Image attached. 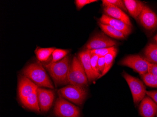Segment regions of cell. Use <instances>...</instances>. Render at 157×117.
Masks as SVG:
<instances>
[{"label":"cell","mask_w":157,"mask_h":117,"mask_svg":"<svg viewBox=\"0 0 157 117\" xmlns=\"http://www.w3.org/2000/svg\"><path fill=\"white\" fill-rule=\"evenodd\" d=\"M49 74L56 85L69 84L68 75L71 67L69 56H66L61 60L56 62H51L45 65Z\"/></svg>","instance_id":"obj_1"},{"label":"cell","mask_w":157,"mask_h":117,"mask_svg":"<svg viewBox=\"0 0 157 117\" xmlns=\"http://www.w3.org/2000/svg\"><path fill=\"white\" fill-rule=\"evenodd\" d=\"M23 74L38 87L54 89L51 79L42 65L40 63H34L28 65L23 70Z\"/></svg>","instance_id":"obj_2"},{"label":"cell","mask_w":157,"mask_h":117,"mask_svg":"<svg viewBox=\"0 0 157 117\" xmlns=\"http://www.w3.org/2000/svg\"><path fill=\"white\" fill-rule=\"evenodd\" d=\"M70 85L85 88L89 83V80L83 67L78 58L75 56L68 75Z\"/></svg>","instance_id":"obj_3"},{"label":"cell","mask_w":157,"mask_h":117,"mask_svg":"<svg viewBox=\"0 0 157 117\" xmlns=\"http://www.w3.org/2000/svg\"><path fill=\"white\" fill-rule=\"evenodd\" d=\"M122 76L129 86L134 104H138L146 95L145 85L140 79L130 75L125 71L122 73Z\"/></svg>","instance_id":"obj_4"},{"label":"cell","mask_w":157,"mask_h":117,"mask_svg":"<svg viewBox=\"0 0 157 117\" xmlns=\"http://www.w3.org/2000/svg\"><path fill=\"white\" fill-rule=\"evenodd\" d=\"M59 95L63 98L78 105L83 103L87 95L85 88L69 85L59 90Z\"/></svg>","instance_id":"obj_5"},{"label":"cell","mask_w":157,"mask_h":117,"mask_svg":"<svg viewBox=\"0 0 157 117\" xmlns=\"http://www.w3.org/2000/svg\"><path fill=\"white\" fill-rule=\"evenodd\" d=\"M54 113L58 117H80L81 115L79 108L63 98L60 95L56 102Z\"/></svg>","instance_id":"obj_6"},{"label":"cell","mask_w":157,"mask_h":117,"mask_svg":"<svg viewBox=\"0 0 157 117\" xmlns=\"http://www.w3.org/2000/svg\"><path fill=\"white\" fill-rule=\"evenodd\" d=\"M120 64L132 68L141 76L148 73L147 60L139 55H130L127 56L120 61Z\"/></svg>","instance_id":"obj_7"},{"label":"cell","mask_w":157,"mask_h":117,"mask_svg":"<svg viewBox=\"0 0 157 117\" xmlns=\"http://www.w3.org/2000/svg\"><path fill=\"white\" fill-rule=\"evenodd\" d=\"M138 20L141 25L147 30H151L157 27V14L147 5H144Z\"/></svg>","instance_id":"obj_8"},{"label":"cell","mask_w":157,"mask_h":117,"mask_svg":"<svg viewBox=\"0 0 157 117\" xmlns=\"http://www.w3.org/2000/svg\"><path fill=\"white\" fill-rule=\"evenodd\" d=\"M116 42L103 33H100L93 37L86 46L87 50H91L100 48L115 46Z\"/></svg>","instance_id":"obj_9"},{"label":"cell","mask_w":157,"mask_h":117,"mask_svg":"<svg viewBox=\"0 0 157 117\" xmlns=\"http://www.w3.org/2000/svg\"><path fill=\"white\" fill-rule=\"evenodd\" d=\"M37 94L40 111H48L52 105L54 100V92L52 90L38 87L37 90Z\"/></svg>","instance_id":"obj_10"},{"label":"cell","mask_w":157,"mask_h":117,"mask_svg":"<svg viewBox=\"0 0 157 117\" xmlns=\"http://www.w3.org/2000/svg\"><path fill=\"white\" fill-rule=\"evenodd\" d=\"M36 85L30 79L26 76H20L18 82V94L20 100L24 99L31 94L36 92L37 90Z\"/></svg>","instance_id":"obj_11"},{"label":"cell","mask_w":157,"mask_h":117,"mask_svg":"<svg viewBox=\"0 0 157 117\" xmlns=\"http://www.w3.org/2000/svg\"><path fill=\"white\" fill-rule=\"evenodd\" d=\"M100 23L110 25L117 30L122 32L127 37L131 33L132 27L128 25L122 21L112 18L105 14H103L99 19Z\"/></svg>","instance_id":"obj_12"},{"label":"cell","mask_w":157,"mask_h":117,"mask_svg":"<svg viewBox=\"0 0 157 117\" xmlns=\"http://www.w3.org/2000/svg\"><path fill=\"white\" fill-rule=\"evenodd\" d=\"M139 112L142 117H155L157 113V104L151 97L145 96L140 103Z\"/></svg>","instance_id":"obj_13"},{"label":"cell","mask_w":157,"mask_h":117,"mask_svg":"<svg viewBox=\"0 0 157 117\" xmlns=\"http://www.w3.org/2000/svg\"><path fill=\"white\" fill-rule=\"evenodd\" d=\"M104 12L106 15L112 18L121 20L129 26L132 27L131 21L127 14L121 9L114 6L105 7Z\"/></svg>","instance_id":"obj_14"},{"label":"cell","mask_w":157,"mask_h":117,"mask_svg":"<svg viewBox=\"0 0 157 117\" xmlns=\"http://www.w3.org/2000/svg\"><path fill=\"white\" fill-rule=\"evenodd\" d=\"M90 50H86L82 51L78 53V59H80L84 69L87 75L89 82H91L96 79L94 73L92 69L90 64Z\"/></svg>","instance_id":"obj_15"},{"label":"cell","mask_w":157,"mask_h":117,"mask_svg":"<svg viewBox=\"0 0 157 117\" xmlns=\"http://www.w3.org/2000/svg\"><path fill=\"white\" fill-rule=\"evenodd\" d=\"M124 2L126 9L130 15L136 20H138L144 6L143 2L137 0H124Z\"/></svg>","instance_id":"obj_16"},{"label":"cell","mask_w":157,"mask_h":117,"mask_svg":"<svg viewBox=\"0 0 157 117\" xmlns=\"http://www.w3.org/2000/svg\"><path fill=\"white\" fill-rule=\"evenodd\" d=\"M21 103L28 109L37 112H40V108L39 104L37 91L24 99L21 100Z\"/></svg>","instance_id":"obj_17"},{"label":"cell","mask_w":157,"mask_h":117,"mask_svg":"<svg viewBox=\"0 0 157 117\" xmlns=\"http://www.w3.org/2000/svg\"><path fill=\"white\" fill-rule=\"evenodd\" d=\"M147 61L157 65V44L150 43L145 48L144 52Z\"/></svg>","instance_id":"obj_18"},{"label":"cell","mask_w":157,"mask_h":117,"mask_svg":"<svg viewBox=\"0 0 157 117\" xmlns=\"http://www.w3.org/2000/svg\"><path fill=\"white\" fill-rule=\"evenodd\" d=\"M99 25L102 30L111 37L118 39H124L126 38V36L122 32L110 25L102 24L100 23H99Z\"/></svg>","instance_id":"obj_19"},{"label":"cell","mask_w":157,"mask_h":117,"mask_svg":"<svg viewBox=\"0 0 157 117\" xmlns=\"http://www.w3.org/2000/svg\"><path fill=\"white\" fill-rule=\"evenodd\" d=\"M55 49L54 47L39 48L35 50V54L39 61H47Z\"/></svg>","instance_id":"obj_20"},{"label":"cell","mask_w":157,"mask_h":117,"mask_svg":"<svg viewBox=\"0 0 157 117\" xmlns=\"http://www.w3.org/2000/svg\"><path fill=\"white\" fill-rule=\"evenodd\" d=\"M117 48L114 49L112 52L108 54L105 56V67L103 73L100 75L99 78L103 77L109 71L110 68L112 67L113 62L114 60L115 59L116 55H117Z\"/></svg>","instance_id":"obj_21"},{"label":"cell","mask_w":157,"mask_h":117,"mask_svg":"<svg viewBox=\"0 0 157 117\" xmlns=\"http://www.w3.org/2000/svg\"><path fill=\"white\" fill-rule=\"evenodd\" d=\"M141 76L144 82L147 86L152 88H157V76L149 73Z\"/></svg>","instance_id":"obj_22"},{"label":"cell","mask_w":157,"mask_h":117,"mask_svg":"<svg viewBox=\"0 0 157 117\" xmlns=\"http://www.w3.org/2000/svg\"><path fill=\"white\" fill-rule=\"evenodd\" d=\"M102 3L104 7L114 6L118 7L123 11H127L124 1L122 0H103Z\"/></svg>","instance_id":"obj_23"},{"label":"cell","mask_w":157,"mask_h":117,"mask_svg":"<svg viewBox=\"0 0 157 117\" xmlns=\"http://www.w3.org/2000/svg\"><path fill=\"white\" fill-rule=\"evenodd\" d=\"M99 58L98 55L96 54H91L90 58V64L92 69L94 73V76L96 79H98L100 75V73L99 71L98 67V60Z\"/></svg>","instance_id":"obj_24"},{"label":"cell","mask_w":157,"mask_h":117,"mask_svg":"<svg viewBox=\"0 0 157 117\" xmlns=\"http://www.w3.org/2000/svg\"><path fill=\"white\" fill-rule=\"evenodd\" d=\"M69 51L63 49H56L52 53V62H56L61 60L66 57Z\"/></svg>","instance_id":"obj_25"},{"label":"cell","mask_w":157,"mask_h":117,"mask_svg":"<svg viewBox=\"0 0 157 117\" xmlns=\"http://www.w3.org/2000/svg\"><path fill=\"white\" fill-rule=\"evenodd\" d=\"M115 46L107 47V48H100V49H94L90 50L91 54H96L99 57H105L106 55L112 52L114 49H116Z\"/></svg>","instance_id":"obj_26"},{"label":"cell","mask_w":157,"mask_h":117,"mask_svg":"<svg viewBox=\"0 0 157 117\" xmlns=\"http://www.w3.org/2000/svg\"><path fill=\"white\" fill-rule=\"evenodd\" d=\"M97 2V0H76L75 2L78 10H80L85 5Z\"/></svg>","instance_id":"obj_27"},{"label":"cell","mask_w":157,"mask_h":117,"mask_svg":"<svg viewBox=\"0 0 157 117\" xmlns=\"http://www.w3.org/2000/svg\"><path fill=\"white\" fill-rule=\"evenodd\" d=\"M148 73L157 76V65L148 62Z\"/></svg>","instance_id":"obj_28"},{"label":"cell","mask_w":157,"mask_h":117,"mask_svg":"<svg viewBox=\"0 0 157 117\" xmlns=\"http://www.w3.org/2000/svg\"><path fill=\"white\" fill-rule=\"evenodd\" d=\"M105 67V57H99L98 60V67L100 74L103 73Z\"/></svg>","instance_id":"obj_29"},{"label":"cell","mask_w":157,"mask_h":117,"mask_svg":"<svg viewBox=\"0 0 157 117\" xmlns=\"http://www.w3.org/2000/svg\"><path fill=\"white\" fill-rule=\"evenodd\" d=\"M146 95L151 97L157 104V90L146 91Z\"/></svg>","instance_id":"obj_30"},{"label":"cell","mask_w":157,"mask_h":117,"mask_svg":"<svg viewBox=\"0 0 157 117\" xmlns=\"http://www.w3.org/2000/svg\"><path fill=\"white\" fill-rule=\"evenodd\" d=\"M153 39H154V41H155L157 44V34L156 35V36H154V38H153Z\"/></svg>","instance_id":"obj_31"},{"label":"cell","mask_w":157,"mask_h":117,"mask_svg":"<svg viewBox=\"0 0 157 117\" xmlns=\"http://www.w3.org/2000/svg\"><path fill=\"white\" fill-rule=\"evenodd\" d=\"M156 117H157V114H156Z\"/></svg>","instance_id":"obj_32"}]
</instances>
